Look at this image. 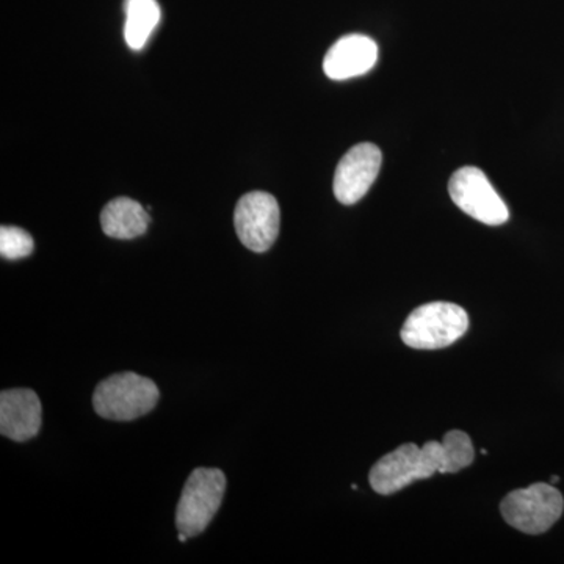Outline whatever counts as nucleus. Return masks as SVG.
Wrapping results in <instances>:
<instances>
[{"label": "nucleus", "mask_w": 564, "mask_h": 564, "mask_svg": "<svg viewBox=\"0 0 564 564\" xmlns=\"http://www.w3.org/2000/svg\"><path fill=\"white\" fill-rule=\"evenodd\" d=\"M474 459L470 437L459 430H452L445 433L443 443L430 441L423 447L415 444L400 445L375 464L369 481L375 492L391 496L434 474L459 473L469 467Z\"/></svg>", "instance_id": "1"}, {"label": "nucleus", "mask_w": 564, "mask_h": 564, "mask_svg": "<svg viewBox=\"0 0 564 564\" xmlns=\"http://www.w3.org/2000/svg\"><path fill=\"white\" fill-rule=\"evenodd\" d=\"M159 397L161 392L150 378L117 373L98 384L93 393V406L107 421L131 422L151 413Z\"/></svg>", "instance_id": "2"}, {"label": "nucleus", "mask_w": 564, "mask_h": 564, "mask_svg": "<svg viewBox=\"0 0 564 564\" xmlns=\"http://www.w3.org/2000/svg\"><path fill=\"white\" fill-rule=\"evenodd\" d=\"M469 328V315L454 303L423 304L406 318L402 340L415 350H440L462 339Z\"/></svg>", "instance_id": "3"}, {"label": "nucleus", "mask_w": 564, "mask_h": 564, "mask_svg": "<svg viewBox=\"0 0 564 564\" xmlns=\"http://www.w3.org/2000/svg\"><path fill=\"white\" fill-rule=\"evenodd\" d=\"M226 477L220 469H196L188 477L177 503L176 525L188 538L198 536L220 510Z\"/></svg>", "instance_id": "4"}, {"label": "nucleus", "mask_w": 564, "mask_h": 564, "mask_svg": "<svg viewBox=\"0 0 564 564\" xmlns=\"http://www.w3.org/2000/svg\"><path fill=\"white\" fill-rule=\"evenodd\" d=\"M562 492L547 484H533L525 489L508 494L500 503L505 522L519 532L541 534L547 532L562 518Z\"/></svg>", "instance_id": "5"}, {"label": "nucleus", "mask_w": 564, "mask_h": 564, "mask_svg": "<svg viewBox=\"0 0 564 564\" xmlns=\"http://www.w3.org/2000/svg\"><path fill=\"white\" fill-rule=\"evenodd\" d=\"M452 199L464 214L488 226H500L510 218L507 204L477 166H464L448 184Z\"/></svg>", "instance_id": "6"}, {"label": "nucleus", "mask_w": 564, "mask_h": 564, "mask_svg": "<svg viewBox=\"0 0 564 564\" xmlns=\"http://www.w3.org/2000/svg\"><path fill=\"white\" fill-rule=\"evenodd\" d=\"M281 212L276 198L267 192H250L240 198L234 212V225L240 242L254 252H265L276 242Z\"/></svg>", "instance_id": "7"}, {"label": "nucleus", "mask_w": 564, "mask_h": 564, "mask_svg": "<svg viewBox=\"0 0 564 564\" xmlns=\"http://www.w3.org/2000/svg\"><path fill=\"white\" fill-rule=\"evenodd\" d=\"M383 163L380 148L373 143H359L352 147L334 174L333 191L337 202L351 206L366 196L377 181Z\"/></svg>", "instance_id": "8"}, {"label": "nucleus", "mask_w": 564, "mask_h": 564, "mask_svg": "<svg viewBox=\"0 0 564 564\" xmlns=\"http://www.w3.org/2000/svg\"><path fill=\"white\" fill-rule=\"evenodd\" d=\"M43 408L31 389H10L0 393V433L14 443H25L40 433Z\"/></svg>", "instance_id": "9"}, {"label": "nucleus", "mask_w": 564, "mask_h": 564, "mask_svg": "<svg viewBox=\"0 0 564 564\" xmlns=\"http://www.w3.org/2000/svg\"><path fill=\"white\" fill-rule=\"evenodd\" d=\"M377 61V43L369 36L352 33L333 44L323 61V69L329 79L347 80L369 73Z\"/></svg>", "instance_id": "10"}, {"label": "nucleus", "mask_w": 564, "mask_h": 564, "mask_svg": "<svg viewBox=\"0 0 564 564\" xmlns=\"http://www.w3.org/2000/svg\"><path fill=\"white\" fill-rule=\"evenodd\" d=\"M150 221L144 207L131 198L113 199L101 214L102 231L111 239L131 240L143 236Z\"/></svg>", "instance_id": "11"}, {"label": "nucleus", "mask_w": 564, "mask_h": 564, "mask_svg": "<svg viewBox=\"0 0 564 564\" xmlns=\"http://www.w3.org/2000/svg\"><path fill=\"white\" fill-rule=\"evenodd\" d=\"M161 21V7L155 0H126L124 39L133 51H140Z\"/></svg>", "instance_id": "12"}, {"label": "nucleus", "mask_w": 564, "mask_h": 564, "mask_svg": "<svg viewBox=\"0 0 564 564\" xmlns=\"http://www.w3.org/2000/svg\"><path fill=\"white\" fill-rule=\"evenodd\" d=\"M35 243L31 234L14 226H2L0 229V254L9 261L28 258L33 252Z\"/></svg>", "instance_id": "13"}, {"label": "nucleus", "mask_w": 564, "mask_h": 564, "mask_svg": "<svg viewBox=\"0 0 564 564\" xmlns=\"http://www.w3.org/2000/svg\"><path fill=\"white\" fill-rule=\"evenodd\" d=\"M177 540H180L181 543H185V541L188 540V536L185 533H180V536H177Z\"/></svg>", "instance_id": "14"}, {"label": "nucleus", "mask_w": 564, "mask_h": 564, "mask_svg": "<svg viewBox=\"0 0 564 564\" xmlns=\"http://www.w3.org/2000/svg\"><path fill=\"white\" fill-rule=\"evenodd\" d=\"M558 480H560V478L556 477V475H555V477H552V484H556V481H558Z\"/></svg>", "instance_id": "15"}]
</instances>
